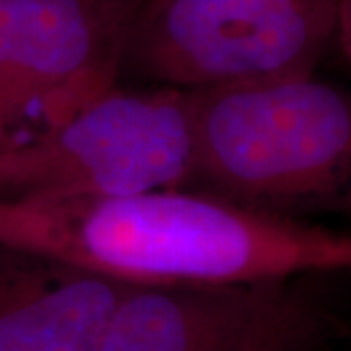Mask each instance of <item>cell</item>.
<instances>
[{"mask_svg": "<svg viewBox=\"0 0 351 351\" xmlns=\"http://www.w3.org/2000/svg\"><path fill=\"white\" fill-rule=\"evenodd\" d=\"M0 242L129 285H258L351 269V232L189 188L2 201Z\"/></svg>", "mask_w": 351, "mask_h": 351, "instance_id": "6da1fadb", "label": "cell"}, {"mask_svg": "<svg viewBox=\"0 0 351 351\" xmlns=\"http://www.w3.org/2000/svg\"><path fill=\"white\" fill-rule=\"evenodd\" d=\"M188 188L297 221L351 217V92L314 75L195 92Z\"/></svg>", "mask_w": 351, "mask_h": 351, "instance_id": "7a4b0ae2", "label": "cell"}, {"mask_svg": "<svg viewBox=\"0 0 351 351\" xmlns=\"http://www.w3.org/2000/svg\"><path fill=\"white\" fill-rule=\"evenodd\" d=\"M195 92L115 86L36 137L0 151V199L121 197L188 188Z\"/></svg>", "mask_w": 351, "mask_h": 351, "instance_id": "3957f363", "label": "cell"}, {"mask_svg": "<svg viewBox=\"0 0 351 351\" xmlns=\"http://www.w3.org/2000/svg\"><path fill=\"white\" fill-rule=\"evenodd\" d=\"M338 29V0H138L123 71L205 92L314 75Z\"/></svg>", "mask_w": 351, "mask_h": 351, "instance_id": "277c9868", "label": "cell"}, {"mask_svg": "<svg viewBox=\"0 0 351 351\" xmlns=\"http://www.w3.org/2000/svg\"><path fill=\"white\" fill-rule=\"evenodd\" d=\"M138 0H0V151L119 86Z\"/></svg>", "mask_w": 351, "mask_h": 351, "instance_id": "5b68a950", "label": "cell"}, {"mask_svg": "<svg viewBox=\"0 0 351 351\" xmlns=\"http://www.w3.org/2000/svg\"><path fill=\"white\" fill-rule=\"evenodd\" d=\"M129 283L0 242V351H96Z\"/></svg>", "mask_w": 351, "mask_h": 351, "instance_id": "8992f818", "label": "cell"}, {"mask_svg": "<svg viewBox=\"0 0 351 351\" xmlns=\"http://www.w3.org/2000/svg\"><path fill=\"white\" fill-rule=\"evenodd\" d=\"M283 285H129L96 351H239Z\"/></svg>", "mask_w": 351, "mask_h": 351, "instance_id": "52a82bcc", "label": "cell"}, {"mask_svg": "<svg viewBox=\"0 0 351 351\" xmlns=\"http://www.w3.org/2000/svg\"><path fill=\"white\" fill-rule=\"evenodd\" d=\"M314 334L316 320L311 311L283 285L239 351H320Z\"/></svg>", "mask_w": 351, "mask_h": 351, "instance_id": "ba28073f", "label": "cell"}, {"mask_svg": "<svg viewBox=\"0 0 351 351\" xmlns=\"http://www.w3.org/2000/svg\"><path fill=\"white\" fill-rule=\"evenodd\" d=\"M336 38L351 63V0H338V29Z\"/></svg>", "mask_w": 351, "mask_h": 351, "instance_id": "9c48e42d", "label": "cell"}]
</instances>
